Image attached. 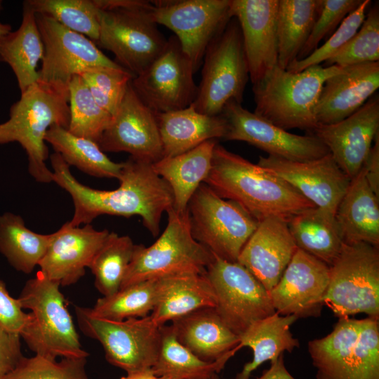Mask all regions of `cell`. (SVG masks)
<instances>
[{
	"mask_svg": "<svg viewBox=\"0 0 379 379\" xmlns=\"http://www.w3.org/2000/svg\"><path fill=\"white\" fill-rule=\"evenodd\" d=\"M53 180L72 199L74 211L69 222L75 227L87 225L101 215L141 217L142 224L154 237L159 232L164 212L173 207L168 184L152 168V164L133 157L123 162L119 187L113 190L91 188L79 182L69 166L57 152L50 157Z\"/></svg>",
	"mask_w": 379,
	"mask_h": 379,
	"instance_id": "obj_1",
	"label": "cell"
},
{
	"mask_svg": "<svg viewBox=\"0 0 379 379\" xmlns=\"http://www.w3.org/2000/svg\"><path fill=\"white\" fill-rule=\"evenodd\" d=\"M204 182L220 197L238 203L258 221L275 217L288 222L315 207L279 176L218 143Z\"/></svg>",
	"mask_w": 379,
	"mask_h": 379,
	"instance_id": "obj_2",
	"label": "cell"
},
{
	"mask_svg": "<svg viewBox=\"0 0 379 379\" xmlns=\"http://www.w3.org/2000/svg\"><path fill=\"white\" fill-rule=\"evenodd\" d=\"M346 67L317 65L293 73L277 65L253 84L254 113L284 130L311 133L318 126L315 107L324 84Z\"/></svg>",
	"mask_w": 379,
	"mask_h": 379,
	"instance_id": "obj_3",
	"label": "cell"
},
{
	"mask_svg": "<svg viewBox=\"0 0 379 379\" xmlns=\"http://www.w3.org/2000/svg\"><path fill=\"white\" fill-rule=\"evenodd\" d=\"M60 286L41 271L25 283L17 299L30 312L20 336L36 355L48 359L88 358Z\"/></svg>",
	"mask_w": 379,
	"mask_h": 379,
	"instance_id": "obj_4",
	"label": "cell"
},
{
	"mask_svg": "<svg viewBox=\"0 0 379 379\" xmlns=\"http://www.w3.org/2000/svg\"><path fill=\"white\" fill-rule=\"evenodd\" d=\"M69 124V97L36 82L21 93L10 108L8 119L0 124V145L18 142L27 154L29 173L39 183H51L53 174L45 162V135L50 127L68 128Z\"/></svg>",
	"mask_w": 379,
	"mask_h": 379,
	"instance_id": "obj_5",
	"label": "cell"
},
{
	"mask_svg": "<svg viewBox=\"0 0 379 379\" xmlns=\"http://www.w3.org/2000/svg\"><path fill=\"white\" fill-rule=\"evenodd\" d=\"M100 9L98 44L134 77L164 51L167 40L149 15L150 1L93 0Z\"/></svg>",
	"mask_w": 379,
	"mask_h": 379,
	"instance_id": "obj_6",
	"label": "cell"
},
{
	"mask_svg": "<svg viewBox=\"0 0 379 379\" xmlns=\"http://www.w3.org/2000/svg\"><path fill=\"white\" fill-rule=\"evenodd\" d=\"M166 213L167 225L156 241L135 245L120 288L177 274H205L213 254L193 237L187 208L180 213L173 207Z\"/></svg>",
	"mask_w": 379,
	"mask_h": 379,
	"instance_id": "obj_7",
	"label": "cell"
},
{
	"mask_svg": "<svg viewBox=\"0 0 379 379\" xmlns=\"http://www.w3.org/2000/svg\"><path fill=\"white\" fill-rule=\"evenodd\" d=\"M203 60L201 79L191 106L199 113L218 116L229 102L241 104L249 71L241 29L234 18L210 43Z\"/></svg>",
	"mask_w": 379,
	"mask_h": 379,
	"instance_id": "obj_8",
	"label": "cell"
},
{
	"mask_svg": "<svg viewBox=\"0 0 379 379\" xmlns=\"http://www.w3.org/2000/svg\"><path fill=\"white\" fill-rule=\"evenodd\" d=\"M329 269L325 305L338 319L364 313L379 319L378 247L343 243Z\"/></svg>",
	"mask_w": 379,
	"mask_h": 379,
	"instance_id": "obj_9",
	"label": "cell"
},
{
	"mask_svg": "<svg viewBox=\"0 0 379 379\" xmlns=\"http://www.w3.org/2000/svg\"><path fill=\"white\" fill-rule=\"evenodd\" d=\"M187 211L194 239L229 262H237L259 223L238 203L220 197L204 182L193 194Z\"/></svg>",
	"mask_w": 379,
	"mask_h": 379,
	"instance_id": "obj_10",
	"label": "cell"
},
{
	"mask_svg": "<svg viewBox=\"0 0 379 379\" xmlns=\"http://www.w3.org/2000/svg\"><path fill=\"white\" fill-rule=\"evenodd\" d=\"M79 329L98 340L106 360L126 373L151 370L160 347L161 326L150 316L110 321L91 315L88 307L74 306Z\"/></svg>",
	"mask_w": 379,
	"mask_h": 379,
	"instance_id": "obj_11",
	"label": "cell"
},
{
	"mask_svg": "<svg viewBox=\"0 0 379 379\" xmlns=\"http://www.w3.org/2000/svg\"><path fill=\"white\" fill-rule=\"evenodd\" d=\"M205 275L215 295L218 314L238 336L256 321L276 312L269 292L238 262L213 255Z\"/></svg>",
	"mask_w": 379,
	"mask_h": 379,
	"instance_id": "obj_12",
	"label": "cell"
},
{
	"mask_svg": "<svg viewBox=\"0 0 379 379\" xmlns=\"http://www.w3.org/2000/svg\"><path fill=\"white\" fill-rule=\"evenodd\" d=\"M36 20L44 46L37 82L69 98V85L74 75L93 67H121L86 36L43 14H36Z\"/></svg>",
	"mask_w": 379,
	"mask_h": 379,
	"instance_id": "obj_13",
	"label": "cell"
},
{
	"mask_svg": "<svg viewBox=\"0 0 379 379\" xmlns=\"http://www.w3.org/2000/svg\"><path fill=\"white\" fill-rule=\"evenodd\" d=\"M230 1H150L149 13L156 24L175 33L196 72L207 47L232 18Z\"/></svg>",
	"mask_w": 379,
	"mask_h": 379,
	"instance_id": "obj_14",
	"label": "cell"
},
{
	"mask_svg": "<svg viewBox=\"0 0 379 379\" xmlns=\"http://www.w3.org/2000/svg\"><path fill=\"white\" fill-rule=\"evenodd\" d=\"M192 65L175 36L167 39L161 53L131 86L140 100L153 112L179 110L194 101L198 86Z\"/></svg>",
	"mask_w": 379,
	"mask_h": 379,
	"instance_id": "obj_15",
	"label": "cell"
},
{
	"mask_svg": "<svg viewBox=\"0 0 379 379\" xmlns=\"http://www.w3.org/2000/svg\"><path fill=\"white\" fill-rule=\"evenodd\" d=\"M221 114L227 121L224 140L246 142L270 156L291 161L312 160L330 153L315 135L289 133L234 100L225 106Z\"/></svg>",
	"mask_w": 379,
	"mask_h": 379,
	"instance_id": "obj_16",
	"label": "cell"
},
{
	"mask_svg": "<svg viewBox=\"0 0 379 379\" xmlns=\"http://www.w3.org/2000/svg\"><path fill=\"white\" fill-rule=\"evenodd\" d=\"M329 270L328 265L298 248L279 282L269 291L275 312L298 319L320 316Z\"/></svg>",
	"mask_w": 379,
	"mask_h": 379,
	"instance_id": "obj_17",
	"label": "cell"
},
{
	"mask_svg": "<svg viewBox=\"0 0 379 379\" xmlns=\"http://www.w3.org/2000/svg\"><path fill=\"white\" fill-rule=\"evenodd\" d=\"M98 145L104 152H125L150 164L163 158L155 113L138 97L131 81Z\"/></svg>",
	"mask_w": 379,
	"mask_h": 379,
	"instance_id": "obj_18",
	"label": "cell"
},
{
	"mask_svg": "<svg viewBox=\"0 0 379 379\" xmlns=\"http://www.w3.org/2000/svg\"><path fill=\"white\" fill-rule=\"evenodd\" d=\"M257 164L286 180L315 206L334 215L351 181L330 153L308 161L269 155L260 157Z\"/></svg>",
	"mask_w": 379,
	"mask_h": 379,
	"instance_id": "obj_19",
	"label": "cell"
},
{
	"mask_svg": "<svg viewBox=\"0 0 379 379\" xmlns=\"http://www.w3.org/2000/svg\"><path fill=\"white\" fill-rule=\"evenodd\" d=\"M378 133L379 98L375 94L352 115L335 124L318 125L309 134L326 145L335 163L352 180L364 165Z\"/></svg>",
	"mask_w": 379,
	"mask_h": 379,
	"instance_id": "obj_20",
	"label": "cell"
},
{
	"mask_svg": "<svg viewBox=\"0 0 379 379\" xmlns=\"http://www.w3.org/2000/svg\"><path fill=\"white\" fill-rule=\"evenodd\" d=\"M279 0H231L230 14L239 22L253 84L278 65Z\"/></svg>",
	"mask_w": 379,
	"mask_h": 379,
	"instance_id": "obj_21",
	"label": "cell"
},
{
	"mask_svg": "<svg viewBox=\"0 0 379 379\" xmlns=\"http://www.w3.org/2000/svg\"><path fill=\"white\" fill-rule=\"evenodd\" d=\"M109 233L107 230H97L91 224L75 227L65 222L51 233L48 248L38 265L39 271L62 286L76 284L85 274L86 268Z\"/></svg>",
	"mask_w": 379,
	"mask_h": 379,
	"instance_id": "obj_22",
	"label": "cell"
},
{
	"mask_svg": "<svg viewBox=\"0 0 379 379\" xmlns=\"http://www.w3.org/2000/svg\"><path fill=\"white\" fill-rule=\"evenodd\" d=\"M297 248L288 222L269 217L259 221L237 262L269 292L279 282Z\"/></svg>",
	"mask_w": 379,
	"mask_h": 379,
	"instance_id": "obj_23",
	"label": "cell"
},
{
	"mask_svg": "<svg viewBox=\"0 0 379 379\" xmlns=\"http://www.w3.org/2000/svg\"><path fill=\"white\" fill-rule=\"evenodd\" d=\"M379 88V62L347 66L324 84L315 117L318 125L339 122L361 107Z\"/></svg>",
	"mask_w": 379,
	"mask_h": 379,
	"instance_id": "obj_24",
	"label": "cell"
},
{
	"mask_svg": "<svg viewBox=\"0 0 379 379\" xmlns=\"http://www.w3.org/2000/svg\"><path fill=\"white\" fill-rule=\"evenodd\" d=\"M343 241L379 246V197L371 189L364 168L351 180L335 213Z\"/></svg>",
	"mask_w": 379,
	"mask_h": 379,
	"instance_id": "obj_25",
	"label": "cell"
},
{
	"mask_svg": "<svg viewBox=\"0 0 379 379\" xmlns=\"http://www.w3.org/2000/svg\"><path fill=\"white\" fill-rule=\"evenodd\" d=\"M157 298L149 314L162 326L203 307H215L216 298L205 274L182 273L156 279Z\"/></svg>",
	"mask_w": 379,
	"mask_h": 379,
	"instance_id": "obj_26",
	"label": "cell"
},
{
	"mask_svg": "<svg viewBox=\"0 0 379 379\" xmlns=\"http://www.w3.org/2000/svg\"><path fill=\"white\" fill-rule=\"evenodd\" d=\"M178 341L203 361L213 362L239 345V338L215 307L195 310L171 321Z\"/></svg>",
	"mask_w": 379,
	"mask_h": 379,
	"instance_id": "obj_27",
	"label": "cell"
},
{
	"mask_svg": "<svg viewBox=\"0 0 379 379\" xmlns=\"http://www.w3.org/2000/svg\"><path fill=\"white\" fill-rule=\"evenodd\" d=\"M163 149V157L185 153L202 142L224 138L227 121L222 115L209 116L191 105L175 111L155 114Z\"/></svg>",
	"mask_w": 379,
	"mask_h": 379,
	"instance_id": "obj_28",
	"label": "cell"
},
{
	"mask_svg": "<svg viewBox=\"0 0 379 379\" xmlns=\"http://www.w3.org/2000/svg\"><path fill=\"white\" fill-rule=\"evenodd\" d=\"M216 144L215 140H209L185 153L152 164L155 173L170 186L177 211L187 210L193 194L208 175Z\"/></svg>",
	"mask_w": 379,
	"mask_h": 379,
	"instance_id": "obj_29",
	"label": "cell"
},
{
	"mask_svg": "<svg viewBox=\"0 0 379 379\" xmlns=\"http://www.w3.org/2000/svg\"><path fill=\"white\" fill-rule=\"evenodd\" d=\"M44 46L36 14L23 3L20 26L0 40V60L12 69L20 93L38 81V63L42 61Z\"/></svg>",
	"mask_w": 379,
	"mask_h": 379,
	"instance_id": "obj_30",
	"label": "cell"
},
{
	"mask_svg": "<svg viewBox=\"0 0 379 379\" xmlns=\"http://www.w3.org/2000/svg\"><path fill=\"white\" fill-rule=\"evenodd\" d=\"M298 319L294 315L277 312L252 324L239 338L241 347H248L253 353L252 361L245 364L236 379H249L258 366L273 361L284 352H291L299 347V341L290 331V326Z\"/></svg>",
	"mask_w": 379,
	"mask_h": 379,
	"instance_id": "obj_31",
	"label": "cell"
},
{
	"mask_svg": "<svg viewBox=\"0 0 379 379\" xmlns=\"http://www.w3.org/2000/svg\"><path fill=\"white\" fill-rule=\"evenodd\" d=\"M361 319L339 318L327 335L310 340L307 349L317 369L316 379H348Z\"/></svg>",
	"mask_w": 379,
	"mask_h": 379,
	"instance_id": "obj_32",
	"label": "cell"
},
{
	"mask_svg": "<svg viewBox=\"0 0 379 379\" xmlns=\"http://www.w3.org/2000/svg\"><path fill=\"white\" fill-rule=\"evenodd\" d=\"M288 226L298 248L331 265L343 244L334 214L315 206L294 215Z\"/></svg>",
	"mask_w": 379,
	"mask_h": 379,
	"instance_id": "obj_33",
	"label": "cell"
},
{
	"mask_svg": "<svg viewBox=\"0 0 379 379\" xmlns=\"http://www.w3.org/2000/svg\"><path fill=\"white\" fill-rule=\"evenodd\" d=\"M240 345L213 362L201 360L177 339L171 325L161 326V343L152 368L155 376L164 379H205L219 373Z\"/></svg>",
	"mask_w": 379,
	"mask_h": 379,
	"instance_id": "obj_34",
	"label": "cell"
},
{
	"mask_svg": "<svg viewBox=\"0 0 379 379\" xmlns=\"http://www.w3.org/2000/svg\"><path fill=\"white\" fill-rule=\"evenodd\" d=\"M319 11V0H279L277 13L278 66L286 69L307 40Z\"/></svg>",
	"mask_w": 379,
	"mask_h": 379,
	"instance_id": "obj_35",
	"label": "cell"
},
{
	"mask_svg": "<svg viewBox=\"0 0 379 379\" xmlns=\"http://www.w3.org/2000/svg\"><path fill=\"white\" fill-rule=\"evenodd\" d=\"M48 142L67 165L96 178L119 180L123 162L112 161L91 140L77 136L67 128L55 125L48 128L45 135Z\"/></svg>",
	"mask_w": 379,
	"mask_h": 379,
	"instance_id": "obj_36",
	"label": "cell"
},
{
	"mask_svg": "<svg viewBox=\"0 0 379 379\" xmlns=\"http://www.w3.org/2000/svg\"><path fill=\"white\" fill-rule=\"evenodd\" d=\"M51 234L29 230L22 218L12 212L0 215V253L15 270L30 274L46 253Z\"/></svg>",
	"mask_w": 379,
	"mask_h": 379,
	"instance_id": "obj_37",
	"label": "cell"
},
{
	"mask_svg": "<svg viewBox=\"0 0 379 379\" xmlns=\"http://www.w3.org/2000/svg\"><path fill=\"white\" fill-rule=\"evenodd\" d=\"M135 245L129 236L109 232L95 253L88 268L95 277V287L102 296L112 295L120 289Z\"/></svg>",
	"mask_w": 379,
	"mask_h": 379,
	"instance_id": "obj_38",
	"label": "cell"
},
{
	"mask_svg": "<svg viewBox=\"0 0 379 379\" xmlns=\"http://www.w3.org/2000/svg\"><path fill=\"white\" fill-rule=\"evenodd\" d=\"M157 298L156 279L140 281L97 300L89 313L98 318L123 321L149 316Z\"/></svg>",
	"mask_w": 379,
	"mask_h": 379,
	"instance_id": "obj_39",
	"label": "cell"
},
{
	"mask_svg": "<svg viewBox=\"0 0 379 379\" xmlns=\"http://www.w3.org/2000/svg\"><path fill=\"white\" fill-rule=\"evenodd\" d=\"M69 93L68 131L77 136L91 140L98 144L112 116L95 102L80 75L76 74L72 78Z\"/></svg>",
	"mask_w": 379,
	"mask_h": 379,
	"instance_id": "obj_40",
	"label": "cell"
},
{
	"mask_svg": "<svg viewBox=\"0 0 379 379\" xmlns=\"http://www.w3.org/2000/svg\"><path fill=\"white\" fill-rule=\"evenodd\" d=\"M23 3L36 14L47 15L91 41H98L100 11L93 0H27Z\"/></svg>",
	"mask_w": 379,
	"mask_h": 379,
	"instance_id": "obj_41",
	"label": "cell"
},
{
	"mask_svg": "<svg viewBox=\"0 0 379 379\" xmlns=\"http://www.w3.org/2000/svg\"><path fill=\"white\" fill-rule=\"evenodd\" d=\"M379 62V5L370 6L361 27L351 39L333 57L324 62L331 65L350 66Z\"/></svg>",
	"mask_w": 379,
	"mask_h": 379,
	"instance_id": "obj_42",
	"label": "cell"
},
{
	"mask_svg": "<svg viewBox=\"0 0 379 379\" xmlns=\"http://www.w3.org/2000/svg\"><path fill=\"white\" fill-rule=\"evenodd\" d=\"M95 102L112 116L119 108L134 76L122 67H93L79 74Z\"/></svg>",
	"mask_w": 379,
	"mask_h": 379,
	"instance_id": "obj_43",
	"label": "cell"
},
{
	"mask_svg": "<svg viewBox=\"0 0 379 379\" xmlns=\"http://www.w3.org/2000/svg\"><path fill=\"white\" fill-rule=\"evenodd\" d=\"M87 358L63 357L60 361L34 355L23 357L4 379H89Z\"/></svg>",
	"mask_w": 379,
	"mask_h": 379,
	"instance_id": "obj_44",
	"label": "cell"
},
{
	"mask_svg": "<svg viewBox=\"0 0 379 379\" xmlns=\"http://www.w3.org/2000/svg\"><path fill=\"white\" fill-rule=\"evenodd\" d=\"M371 0H363L359 6L350 13L333 34L307 58L295 60L286 69L291 72H300L306 68L321 65L333 57L355 34L364 22L371 6Z\"/></svg>",
	"mask_w": 379,
	"mask_h": 379,
	"instance_id": "obj_45",
	"label": "cell"
},
{
	"mask_svg": "<svg viewBox=\"0 0 379 379\" xmlns=\"http://www.w3.org/2000/svg\"><path fill=\"white\" fill-rule=\"evenodd\" d=\"M348 379H379V319H361Z\"/></svg>",
	"mask_w": 379,
	"mask_h": 379,
	"instance_id": "obj_46",
	"label": "cell"
},
{
	"mask_svg": "<svg viewBox=\"0 0 379 379\" xmlns=\"http://www.w3.org/2000/svg\"><path fill=\"white\" fill-rule=\"evenodd\" d=\"M363 0H319V11L310 34L300 50L296 60H302L328 39L343 20L357 9Z\"/></svg>",
	"mask_w": 379,
	"mask_h": 379,
	"instance_id": "obj_47",
	"label": "cell"
},
{
	"mask_svg": "<svg viewBox=\"0 0 379 379\" xmlns=\"http://www.w3.org/2000/svg\"><path fill=\"white\" fill-rule=\"evenodd\" d=\"M22 310L18 299L10 295L5 283L0 279V324L7 331L20 335L28 319V313Z\"/></svg>",
	"mask_w": 379,
	"mask_h": 379,
	"instance_id": "obj_48",
	"label": "cell"
},
{
	"mask_svg": "<svg viewBox=\"0 0 379 379\" xmlns=\"http://www.w3.org/2000/svg\"><path fill=\"white\" fill-rule=\"evenodd\" d=\"M23 357L20 335L0 324V379H4Z\"/></svg>",
	"mask_w": 379,
	"mask_h": 379,
	"instance_id": "obj_49",
	"label": "cell"
},
{
	"mask_svg": "<svg viewBox=\"0 0 379 379\" xmlns=\"http://www.w3.org/2000/svg\"><path fill=\"white\" fill-rule=\"evenodd\" d=\"M363 166L369 185L379 197V133L374 139L373 145Z\"/></svg>",
	"mask_w": 379,
	"mask_h": 379,
	"instance_id": "obj_50",
	"label": "cell"
},
{
	"mask_svg": "<svg viewBox=\"0 0 379 379\" xmlns=\"http://www.w3.org/2000/svg\"><path fill=\"white\" fill-rule=\"evenodd\" d=\"M270 362V367L257 379H295L284 365V354Z\"/></svg>",
	"mask_w": 379,
	"mask_h": 379,
	"instance_id": "obj_51",
	"label": "cell"
},
{
	"mask_svg": "<svg viewBox=\"0 0 379 379\" xmlns=\"http://www.w3.org/2000/svg\"><path fill=\"white\" fill-rule=\"evenodd\" d=\"M154 374L152 370H146L134 373H127L120 379H152Z\"/></svg>",
	"mask_w": 379,
	"mask_h": 379,
	"instance_id": "obj_52",
	"label": "cell"
},
{
	"mask_svg": "<svg viewBox=\"0 0 379 379\" xmlns=\"http://www.w3.org/2000/svg\"><path fill=\"white\" fill-rule=\"evenodd\" d=\"M11 26L10 24L0 22V40L9 32H11Z\"/></svg>",
	"mask_w": 379,
	"mask_h": 379,
	"instance_id": "obj_53",
	"label": "cell"
},
{
	"mask_svg": "<svg viewBox=\"0 0 379 379\" xmlns=\"http://www.w3.org/2000/svg\"><path fill=\"white\" fill-rule=\"evenodd\" d=\"M205 379H220L218 375V373H215L212 375H211L210 377L207 378H205Z\"/></svg>",
	"mask_w": 379,
	"mask_h": 379,
	"instance_id": "obj_54",
	"label": "cell"
},
{
	"mask_svg": "<svg viewBox=\"0 0 379 379\" xmlns=\"http://www.w3.org/2000/svg\"><path fill=\"white\" fill-rule=\"evenodd\" d=\"M152 379H164V378H162V377L155 376L154 375L153 377L152 378Z\"/></svg>",
	"mask_w": 379,
	"mask_h": 379,
	"instance_id": "obj_55",
	"label": "cell"
},
{
	"mask_svg": "<svg viewBox=\"0 0 379 379\" xmlns=\"http://www.w3.org/2000/svg\"><path fill=\"white\" fill-rule=\"evenodd\" d=\"M2 10V1L0 0V12Z\"/></svg>",
	"mask_w": 379,
	"mask_h": 379,
	"instance_id": "obj_56",
	"label": "cell"
}]
</instances>
